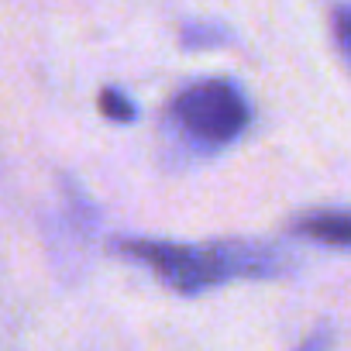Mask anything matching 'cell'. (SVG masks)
<instances>
[{"mask_svg":"<svg viewBox=\"0 0 351 351\" xmlns=\"http://www.w3.org/2000/svg\"><path fill=\"white\" fill-rule=\"evenodd\" d=\"M293 231L324 245H351V210H313L293 221Z\"/></svg>","mask_w":351,"mask_h":351,"instance_id":"3","label":"cell"},{"mask_svg":"<svg viewBox=\"0 0 351 351\" xmlns=\"http://www.w3.org/2000/svg\"><path fill=\"white\" fill-rule=\"evenodd\" d=\"M117 255L141 262L169 289L197 296L204 289L224 286L231 279H272L293 262L276 245L265 241H217V245H176L155 238H121Z\"/></svg>","mask_w":351,"mask_h":351,"instance_id":"1","label":"cell"},{"mask_svg":"<svg viewBox=\"0 0 351 351\" xmlns=\"http://www.w3.org/2000/svg\"><path fill=\"white\" fill-rule=\"evenodd\" d=\"M100 110H104V117H110V121H117V124H131L134 117H138V110H134V104L121 93V90H100Z\"/></svg>","mask_w":351,"mask_h":351,"instance_id":"5","label":"cell"},{"mask_svg":"<svg viewBox=\"0 0 351 351\" xmlns=\"http://www.w3.org/2000/svg\"><path fill=\"white\" fill-rule=\"evenodd\" d=\"M169 121L193 145L221 148L248 128V100L231 80H200L172 97Z\"/></svg>","mask_w":351,"mask_h":351,"instance_id":"2","label":"cell"},{"mask_svg":"<svg viewBox=\"0 0 351 351\" xmlns=\"http://www.w3.org/2000/svg\"><path fill=\"white\" fill-rule=\"evenodd\" d=\"M180 42L186 49H214V45L228 42V32H221L217 25H186L180 32Z\"/></svg>","mask_w":351,"mask_h":351,"instance_id":"4","label":"cell"},{"mask_svg":"<svg viewBox=\"0 0 351 351\" xmlns=\"http://www.w3.org/2000/svg\"><path fill=\"white\" fill-rule=\"evenodd\" d=\"M327 348H330V334H327V330H317V334H310L296 351H327Z\"/></svg>","mask_w":351,"mask_h":351,"instance_id":"7","label":"cell"},{"mask_svg":"<svg viewBox=\"0 0 351 351\" xmlns=\"http://www.w3.org/2000/svg\"><path fill=\"white\" fill-rule=\"evenodd\" d=\"M330 32H334V42H337L341 56L351 62V4H337L330 11Z\"/></svg>","mask_w":351,"mask_h":351,"instance_id":"6","label":"cell"}]
</instances>
